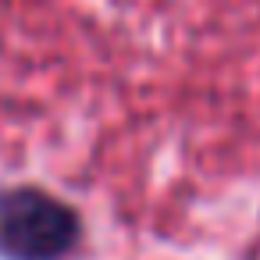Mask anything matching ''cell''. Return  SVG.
Returning a JSON list of instances; mask_svg holds the SVG:
<instances>
[{
  "label": "cell",
  "instance_id": "cell-1",
  "mask_svg": "<svg viewBox=\"0 0 260 260\" xmlns=\"http://www.w3.org/2000/svg\"><path fill=\"white\" fill-rule=\"evenodd\" d=\"M82 235L79 214L40 192L11 189L0 192V256L4 260H61Z\"/></svg>",
  "mask_w": 260,
  "mask_h": 260
}]
</instances>
